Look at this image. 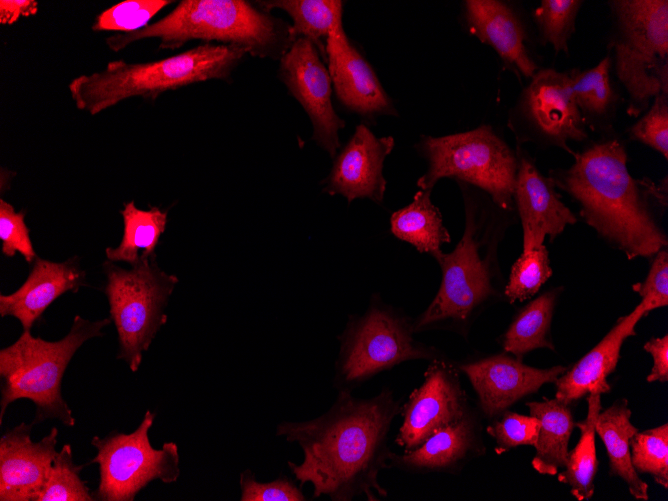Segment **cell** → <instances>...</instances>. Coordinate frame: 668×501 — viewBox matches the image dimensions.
<instances>
[{
	"label": "cell",
	"mask_w": 668,
	"mask_h": 501,
	"mask_svg": "<svg viewBox=\"0 0 668 501\" xmlns=\"http://www.w3.org/2000/svg\"><path fill=\"white\" fill-rule=\"evenodd\" d=\"M278 75L308 115L312 140L334 158L340 148L339 130L345 121L332 104V81L317 48L306 38H297L280 58Z\"/></svg>",
	"instance_id": "4fadbf2b"
},
{
	"label": "cell",
	"mask_w": 668,
	"mask_h": 501,
	"mask_svg": "<svg viewBox=\"0 0 668 501\" xmlns=\"http://www.w3.org/2000/svg\"><path fill=\"white\" fill-rule=\"evenodd\" d=\"M326 63L338 100L362 117L398 116L371 65L347 37L343 24L326 43Z\"/></svg>",
	"instance_id": "e0dca14e"
},
{
	"label": "cell",
	"mask_w": 668,
	"mask_h": 501,
	"mask_svg": "<svg viewBox=\"0 0 668 501\" xmlns=\"http://www.w3.org/2000/svg\"><path fill=\"white\" fill-rule=\"evenodd\" d=\"M567 169L552 170L555 186L580 206L584 221L629 259L651 257L667 246L640 180L627 168L623 142L605 138L573 153Z\"/></svg>",
	"instance_id": "7a4b0ae2"
},
{
	"label": "cell",
	"mask_w": 668,
	"mask_h": 501,
	"mask_svg": "<svg viewBox=\"0 0 668 501\" xmlns=\"http://www.w3.org/2000/svg\"><path fill=\"white\" fill-rule=\"evenodd\" d=\"M469 411L458 369L441 357L433 359L425 371L423 383L401 406L403 420L395 443L404 451H411Z\"/></svg>",
	"instance_id": "5bb4252c"
},
{
	"label": "cell",
	"mask_w": 668,
	"mask_h": 501,
	"mask_svg": "<svg viewBox=\"0 0 668 501\" xmlns=\"http://www.w3.org/2000/svg\"><path fill=\"white\" fill-rule=\"evenodd\" d=\"M631 140L638 141L668 158V94H659L648 109L628 129Z\"/></svg>",
	"instance_id": "74e56055"
},
{
	"label": "cell",
	"mask_w": 668,
	"mask_h": 501,
	"mask_svg": "<svg viewBox=\"0 0 668 501\" xmlns=\"http://www.w3.org/2000/svg\"><path fill=\"white\" fill-rule=\"evenodd\" d=\"M32 428L22 422L0 438V501H36L47 479L58 452V429L34 442Z\"/></svg>",
	"instance_id": "ac0fdd59"
},
{
	"label": "cell",
	"mask_w": 668,
	"mask_h": 501,
	"mask_svg": "<svg viewBox=\"0 0 668 501\" xmlns=\"http://www.w3.org/2000/svg\"><path fill=\"white\" fill-rule=\"evenodd\" d=\"M105 318L90 321L76 315L68 334L58 341L34 337L30 331L0 350V423L8 406L18 399L35 405L33 426L57 419L67 427L75 425L72 410L62 396V379L76 351L89 339L103 336L110 324Z\"/></svg>",
	"instance_id": "8992f818"
},
{
	"label": "cell",
	"mask_w": 668,
	"mask_h": 501,
	"mask_svg": "<svg viewBox=\"0 0 668 501\" xmlns=\"http://www.w3.org/2000/svg\"><path fill=\"white\" fill-rule=\"evenodd\" d=\"M427 169L417 186L432 191L442 178H453L484 191L501 209L514 210L518 156L491 125L446 136L423 135L416 144Z\"/></svg>",
	"instance_id": "ba28073f"
},
{
	"label": "cell",
	"mask_w": 668,
	"mask_h": 501,
	"mask_svg": "<svg viewBox=\"0 0 668 501\" xmlns=\"http://www.w3.org/2000/svg\"><path fill=\"white\" fill-rule=\"evenodd\" d=\"M394 146L392 136L377 137L365 124H359L335 156L324 180L323 191L341 195L349 203L357 198H367L382 204L387 185L384 162Z\"/></svg>",
	"instance_id": "9a60e30c"
},
{
	"label": "cell",
	"mask_w": 668,
	"mask_h": 501,
	"mask_svg": "<svg viewBox=\"0 0 668 501\" xmlns=\"http://www.w3.org/2000/svg\"><path fill=\"white\" fill-rule=\"evenodd\" d=\"M480 425L469 411L463 418L428 437L421 445L401 454L391 453L389 466L408 473L454 471L473 454L482 451Z\"/></svg>",
	"instance_id": "603a6c76"
},
{
	"label": "cell",
	"mask_w": 668,
	"mask_h": 501,
	"mask_svg": "<svg viewBox=\"0 0 668 501\" xmlns=\"http://www.w3.org/2000/svg\"><path fill=\"white\" fill-rule=\"evenodd\" d=\"M641 296L640 304L647 313L668 305V252L661 249L655 254L647 277L633 286Z\"/></svg>",
	"instance_id": "60d3db41"
},
{
	"label": "cell",
	"mask_w": 668,
	"mask_h": 501,
	"mask_svg": "<svg viewBox=\"0 0 668 501\" xmlns=\"http://www.w3.org/2000/svg\"><path fill=\"white\" fill-rule=\"evenodd\" d=\"M85 277L76 257L61 263L36 257L21 287L12 294H1L0 315L15 317L23 331H30L58 297L69 291L77 292L84 286Z\"/></svg>",
	"instance_id": "44dd1931"
},
{
	"label": "cell",
	"mask_w": 668,
	"mask_h": 501,
	"mask_svg": "<svg viewBox=\"0 0 668 501\" xmlns=\"http://www.w3.org/2000/svg\"><path fill=\"white\" fill-rule=\"evenodd\" d=\"M555 301L556 292L548 291L517 313L501 339L506 353L522 360L523 355L538 348L554 350L549 338Z\"/></svg>",
	"instance_id": "4dcf8cb0"
},
{
	"label": "cell",
	"mask_w": 668,
	"mask_h": 501,
	"mask_svg": "<svg viewBox=\"0 0 668 501\" xmlns=\"http://www.w3.org/2000/svg\"><path fill=\"white\" fill-rule=\"evenodd\" d=\"M463 17L470 35L493 48L506 69L526 79L540 69L529 48L525 22L513 5L500 0H465Z\"/></svg>",
	"instance_id": "d6986e66"
},
{
	"label": "cell",
	"mask_w": 668,
	"mask_h": 501,
	"mask_svg": "<svg viewBox=\"0 0 668 501\" xmlns=\"http://www.w3.org/2000/svg\"><path fill=\"white\" fill-rule=\"evenodd\" d=\"M120 214L124 223L123 238L117 248H106L107 259L133 266L140 260L155 257V248L166 228L167 211L158 207L142 210L130 201L124 203Z\"/></svg>",
	"instance_id": "f1b7e54d"
},
{
	"label": "cell",
	"mask_w": 668,
	"mask_h": 501,
	"mask_svg": "<svg viewBox=\"0 0 668 501\" xmlns=\"http://www.w3.org/2000/svg\"><path fill=\"white\" fill-rule=\"evenodd\" d=\"M517 156L513 199L522 225L523 252H527L542 246L546 236L560 235L577 218L561 201L552 179L540 173L528 154Z\"/></svg>",
	"instance_id": "ffe728a7"
},
{
	"label": "cell",
	"mask_w": 668,
	"mask_h": 501,
	"mask_svg": "<svg viewBox=\"0 0 668 501\" xmlns=\"http://www.w3.org/2000/svg\"><path fill=\"white\" fill-rule=\"evenodd\" d=\"M644 350L651 354L653 366L647 376L648 382L668 380V336L651 338L644 344Z\"/></svg>",
	"instance_id": "b9f144b4"
},
{
	"label": "cell",
	"mask_w": 668,
	"mask_h": 501,
	"mask_svg": "<svg viewBox=\"0 0 668 501\" xmlns=\"http://www.w3.org/2000/svg\"><path fill=\"white\" fill-rule=\"evenodd\" d=\"M249 49L203 43L156 61L115 60L104 69L72 79L68 89L77 109L97 115L131 97L155 100L164 92L208 80H228Z\"/></svg>",
	"instance_id": "5b68a950"
},
{
	"label": "cell",
	"mask_w": 668,
	"mask_h": 501,
	"mask_svg": "<svg viewBox=\"0 0 668 501\" xmlns=\"http://www.w3.org/2000/svg\"><path fill=\"white\" fill-rule=\"evenodd\" d=\"M487 427V433L495 440L498 454L522 445L535 446L540 428L534 416L504 411Z\"/></svg>",
	"instance_id": "8d00e7d4"
},
{
	"label": "cell",
	"mask_w": 668,
	"mask_h": 501,
	"mask_svg": "<svg viewBox=\"0 0 668 501\" xmlns=\"http://www.w3.org/2000/svg\"><path fill=\"white\" fill-rule=\"evenodd\" d=\"M588 413L583 422L577 423L580 438L575 448L568 452L563 472L557 473L558 480L570 486L571 494L579 501L589 500L594 493V478L598 471L595 446V423L601 411V394L589 393Z\"/></svg>",
	"instance_id": "f546056e"
},
{
	"label": "cell",
	"mask_w": 668,
	"mask_h": 501,
	"mask_svg": "<svg viewBox=\"0 0 668 501\" xmlns=\"http://www.w3.org/2000/svg\"><path fill=\"white\" fill-rule=\"evenodd\" d=\"M431 192L419 189L408 205L393 212L390 230L396 238L434 258L442 251L441 246L451 241V237L443 224L440 210L431 201Z\"/></svg>",
	"instance_id": "4316f807"
},
{
	"label": "cell",
	"mask_w": 668,
	"mask_h": 501,
	"mask_svg": "<svg viewBox=\"0 0 668 501\" xmlns=\"http://www.w3.org/2000/svg\"><path fill=\"white\" fill-rule=\"evenodd\" d=\"M474 391L485 416L494 418L521 398L536 392L542 385L553 383L565 371L564 366L537 369L507 353L483 357L459 365Z\"/></svg>",
	"instance_id": "2e32d148"
},
{
	"label": "cell",
	"mask_w": 668,
	"mask_h": 501,
	"mask_svg": "<svg viewBox=\"0 0 668 501\" xmlns=\"http://www.w3.org/2000/svg\"><path fill=\"white\" fill-rule=\"evenodd\" d=\"M0 239L5 256L13 257L19 252L28 263L32 264L35 260L30 231L25 223V212H16L14 207L3 199L0 200Z\"/></svg>",
	"instance_id": "f35d334b"
},
{
	"label": "cell",
	"mask_w": 668,
	"mask_h": 501,
	"mask_svg": "<svg viewBox=\"0 0 668 501\" xmlns=\"http://www.w3.org/2000/svg\"><path fill=\"white\" fill-rule=\"evenodd\" d=\"M611 70L628 96L626 112L642 115L659 94H668V1H608Z\"/></svg>",
	"instance_id": "52a82bcc"
},
{
	"label": "cell",
	"mask_w": 668,
	"mask_h": 501,
	"mask_svg": "<svg viewBox=\"0 0 668 501\" xmlns=\"http://www.w3.org/2000/svg\"><path fill=\"white\" fill-rule=\"evenodd\" d=\"M631 462L639 473L649 474L657 484L668 488V425L636 432L631 440Z\"/></svg>",
	"instance_id": "836d02e7"
},
{
	"label": "cell",
	"mask_w": 668,
	"mask_h": 501,
	"mask_svg": "<svg viewBox=\"0 0 668 501\" xmlns=\"http://www.w3.org/2000/svg\"><path fill=\"white\" fill-rule=\"evenodd\" d=\"M38 6L34 0H1L0 24L12 25L21 17L33 16L38 12Z\"/></svg>",
	"instance_id": "7bdbcfd3"
},
{
	"label": "cell",
	"mask_w": 668,
	"mask_h": 501,
	"mask_svg": "<svg viewBox=\"0 0 668 501\" xmlns=\"http://www.w3.org/2000/svg\"><path fill=\"white\" fill-rule=\"evenodd\" d=\"M631 415L627 400H618L599 412L595 431L607 450L610 475L620 477L635 499L648 500V485L640 478L631 462L630 440L638 432L631 423Z\"/></svg>",
	"instance_id": "cb8c5ba5"
},
{
	"label": "cell",
	"mask_w": 668,
	"mask_h": 501,
	"mask_svg": "<svg viewBox=\"0 0 668 501\" xmlns=\"http://www.w3.org/2000/svg\"><path fill=\"white\" fill-rule=\"evenodd\" d=\"M531 416L540 422L533 468L540 474L554 476L565 467L568 458V443L575 427L569 404L558 399L528 402Z\"/></svg>",
	"instance_id": "d4e9b609"
},
{
	"label": "cell",
	"mask_w": 668,
	"mask_h": 501,
	"mask_svg": "<svg viewBox=\"0 0 668 501\" xmlns=\"http://www.w3.org/2000/svg\"><path fill=\"white\" fill-rule=\"evenodd\" d=\"M413 320L373 299L367 311L352 317L340 337L334 385L349 391L373 376L410 360L440 358L438 351L415 339Z\"/></svg>",
	"instance_id": "9c48e42d"
},
{
	"label": "cell",
	"mask_w": 668,
	"mask_h": 501,
	"mask_svg": "<svg viewBox=\"0 0 668 501\" xmlns=\"http://www.w3.org/2000/svg\"><path fill=\"white\" fill-rule=\"evenodd\" d=\"M83 465L73 461L72 447L65 444L57 452L36 501H93L87 482L80 478Z\"/></svg>",
	"instance_id": "d6a6232c"
},
{
	"label": "cell",
	"mask_w": 668,
	"mask_h": 501,
	"mask_svg": "<svg viewBox=\"0 0 668 501\" xmlns=\"http://www.w3.org/2000/svg\"><path fill=\"white\" fill-rule=\"evenodd\" d=\"M401 406L386 388L368 399L339 391L332 406L307 421H282L276 435L303 451L300 464L288 461L295 480L313 486V497L351 501L364 496L379 501L388 496L379 482L389 467L388 434Z\"/></svg>",
	"instance_id": "6da1fadb"
},
{
	"label": "cell",
	"mask_w": 668,
	"mask_h": 501,
	"mask_svg": "<svg viewBox=\"0 0 668 501\" xmlns=\"http://www.w3.org/2000/svg\"><path fill=\"white\" fill-rule=\"evenodd\" d=\"M572 93L586 127L606 131L611 127L620 95L611 81V58L606 55L592 68L571 69Z\"/></svg>",
	"instance_id": "484cf974"
},
{
	"label": "cell",
	"mask_w": 668,
	"mask_h": 501,
	"mask_svg": "<svg viewBox=\"0 0 668 501\" xmlns=\"http://www.w3.org/2000/svg\"><path fill=\"white\" fill-rule=\"evenodd\" d=\"M581 0H542L533 10L541 44L552 46L556 54H568L569 41L575 32Z\"/></svg>",
	"instance_id": "1f68e13d"
},
{
	"label": "cell",
	"mask_w": 668,
	"mask_h": 501,
	"mask_svg": "<svg viewBox=\"0 0 668 501\" xmlns=\"http://www.w3.org/2000/svg\"><path fill=\"white\" fill-rule=\"evenodd\" d=\"M110 319L118 334L117 358L136 372L160 328L166 323L165 308L178 283L175 275L162 271L155 257L140 260L130 269L104 263Z\"/></svg>",
	"instance_id": "30bf717a"
},
{
	"label": "cell",
	"mask_w": 668,
	"mask_h": 501,
	"mask_svg": "<svg viewBox=\"0 0 668 501\" xmlns=\"http://www.w3.org/2000/svg\"><path fill=\"white\" fill-rule=\"evenodd\" d=\"M465 208L464 233L450 253L437 254L442 280L429 306L413 320L415 333L455 326L463 329L485 304L498 296L497 247L508 213L484 191L456 181Z\"/></svg>",
	"instance_id": "3957f363"
},
{
	"label": "cell",
	"mask_w": 668,
	"mask_h": 501,
	"mask_svg": "<svg viewBox=\"0 0 668 501\" xmlns=\"http://www.w3.org/2000/svg\"><path fill=\"white\" fill-rule=\"evenodd\" d=\"M155 415L147 410L131 433L115 431L105 437L92 438L91 445L97 454L90 463L99 466V484L93 493L95 500L133 501L152 481L170 484L178 480L181 471L177 444L165 442L156 449L149 440Z\"/></svg>",
	"instance_id": "8fae6325"
},
{
	"label": "cell",
	"mask_w": 668,
	"mask_h": 501,
	"mask_svg": "<svg viewBox=\"0 0 668 501\" xmlns=\"http://www.w3.org/2000/svg\"><path fill=\"white\" fill-rule=\"evenodd\" d=\"M240 501H305L300 487L285 475L269 482H259L250 469L239 476Z\"/></svg>",
	"instance_id": "ab89813d"
},
{
	"label": "cell",
	"mask_w": 668,
	"mask_h": 501,
	"mask_svg": "<svg viewBox=\"0 0 668 501\" xmlns=\"http://www.w3.org/2000/svg\"><path fill=\"white\" fill-rule=\"evenodd\" d=\"M167 0H125L101 12L92 30L129 33L140 30L163 8L171 4Z\"/></svg>",
	"instance_id": "d590c367"
},
{
	"label": "cell",
	"mask_w": 668,
	"mask_h": 501,
	"mask_svg": "<svg viewBox=\"0 0 668 501\" xmlns=\"http://www.w3.org/2000/svg\"><path fill=\"white\" fill-rule=\"evenodd\" d=\"M646 314L639 303L632 312L620 317L597 345L556 379L555 398L570 404L592 392L608 393L611 387L607 377L616 368L621 347L635 334L636 324Z\"/></svg>",
	"instance_id": "7402d4cb"
},
{
	"label": "cell",
	"mask_w": 668,
	"mask_h": 501,
	"mask_svg": "<svg viewBox=\"0 0 668 501\" xmlns=\"http://www.w3.org/2000/svg\"><path fill=\"white\" fill-rule=\"evenodd\" d=\"M264 11L281 9L293 21V38H306L317 48L326 62V43L330 33L342 25L343 2L338 0H271L259 1Z\"/></svg>",
	"instance_id": "83f0119b"
},
{
	"label": "cell",
	"mask_w": 668,
	"mask_h": 501,
	"mask_svg": "<svg viewBox=\"0 0 668 501\" xmlns=\"http://www.w3.org/2000/svg\"><path fill=\"white\" fill-rule=\"evenodd\" d=\"M290 25L244 0H183L163 18L140 30L106 38L119 52L139 40L157 38L160 50H176L189 41L239 45L250 55L281 58L295 39Z\"/></svg>",
	"instance_id": "277c9868"
},
{
	"label": "cell",
	"mask_w": 668,
	"mask_h": 501,
	"mask_svg": "<svg viewBox=\"0 0 668 501\" xmlns=\"http://www.w3.org/2000/svg\"><path fill=\"white\" fill-rule=\"evenodd\" d=\"M508 127L519 142L558 147L573 155L569 142L587 139L574 101L570 71L540 68L509 111Z\"/></svg>",
	"instance_id": "7c38bea8"
},
{
	"label": "cell",
	"mask_w": 668,
	"mask_h": 501,
	"mask_svg": "<svg viewBox=\"0 0 668 501\" xmlns=\"http://www.w3.org/2000/svg\"><path fill=\"white\" fill-rule=\"evenodd\" d=\"M551 275L549 253L544 245L522 252L511 268L504 295L510 303L522 302L534 296Z\"/></svg>",
	"instance_id": "e575fe53"
}]
</instances>
